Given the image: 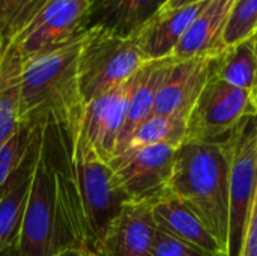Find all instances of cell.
Listing matches in <instances>:
<instances>
[{"mask_svg":"<svg viewBox=\"0 0 257 256\" xmlns=\"http://www.w3.org/2000/svg\"><path fill=\"white\" fill-rule=\"evenodd\" d=\"M56 175L45 127L35 128V163L20 228L17 256H54Z\"/></svg>","mask_w":257,"mask_h":256,"instance_id":"obj_4","label":"cell"},{"mask_svg":"<svg viewBox=\"0 0 257 256\" xmlns=\"http://www.w3.org/2000/svg\"><path fill=\"white\" fill-rule=\"evenodd\" d=\"M199 2H205V0H169V3L164 8H179V6H187V5H193Z\"/></svg>","mask_w":257,"mask_h":256,"instance_id":"obj_28","label":"cell"},{"mask_svg":"<svg viewBox=\"0 0 257 256\" xmlns=\"http://www.w3.org/2000/svg\"><path fill=\"white\" fill-rule=\"evenodd\" d=\"M0 57H2V45H0Z\"/></svg>","mask_w":257,"mask_h":256,"instance_id":"obj_31","label":"cell"},{"mask_svg":"<svg viewBox=\"0 0 257 256\" xmlns=\"http://www.w3.org/2000/svg\"><path fill=\"white\" fill-rule=\"evenodd\" d=\"M72 160L92 252L96 255L102 235L128 199L116 186L108 163L77 149L74 145Z\"/></svg>","mask_w":257,"mask_h":256,"instance_id":"obj_7","label":"cell"},{"mask_svg":"<svg viewBox=\"0 0 257 256\" xmlns=\"http://www.w3.org/2000/svg\"><path fill=\"white\" fill-rule=\"evenodd\" d=\"M54 256H96L95 253L86 250V249H81V247H65V249H60Z\"/></svg>","mask_w":257,"mask_h":256,"instance_id":"obj_27","label":"cell"},{"mask_svg":"<svg viewBox=\"0 0 257 256\" xmlns=\"http://www.w3.org/2000/svg\"><path fill=\"white\" fill-rule=\"evenodd\" d=\"M173 59H163V60H151L146 62L133 77V88L130 94L128 101V110L126 118L122 127V131L119 134L117 146L114 155L119 154L128 137L133 134V131L154 113V104L155 97L160 89V84L163 83Z\"/></svg>","mask_w":257,"mask_h":256,"instance_id":"obj_17","label":"cell"},{"mask_svg":"<svg viewBox=\"0 0 257 256\" xmlns=\"http://www.w3.org/2000/svg\"><path fill=\"white\" fill-rule=\"evenodd\" d=\"M220 143H223L229 161L227 256H241L257 192V113L244 116Z\"/></svg>","mask_w":257,"mask_h":256,"instance_id":"obj_5","label":"cell"},{"mask_svg":"<svg viewBox=\"0 0 257 256\" xmlns=\"http://www.w3.org/2000/svg\"><path fill=\"white\" fill-rule=\"evenodd\" d=\"M256 101H257V91H256Z\"/></svg>","mask_w":257,"mask_h":256,"instance_id":"obj_32","label":"cell"},{"mask_svg":"<svg viewBox=\"0 0 257 256\" xmlns=\"http://www.w3.org/2000/svg\"><path fill=\"white\" fill-rule=\"evenodd\" d=\"M233 3L235 0H208L176 45L172 59H214L218 56L226 48L224 32Z\"/></svg>","mask_w":257,"mask_h":256,"instance_id":"obj_13","label":"cell"},{"mask_svg":"<svg viewBox=\"0 0 257 256\" xmlns=\"http://www.w3.org/2000/svg\"><path fill=\"white\" fill-rule=\"evenodd\" d=\"M33 137L35 130L21 125L12 137L0 143V193L26 161L33 145Z\"/></svg>","mask_w":257,"mask_h":256,"instance_id":"obj_23","label":"cell"},{"mask_svg":"<svg viewBox=\"0 0 257 256\" xmlns=\"http://www.w3.org/2000/svg\"><path fill=\"white\" fill-rule=\"evenodd\" d=\"M33 163L35 137L26 161L12 177L6 189L0 193V252L9 247H17L33 172Z\"/></svg>","mask_w":257,"mask_h":256,"instance_id":"obj_19","label":"cell"},{"mask_svg":"<svg viewBox=\"0 0 257 256\" xmlns=\"http://www.w3.org/2000/svg\"><path fill=\"white\" fill-rule=\"evenodd\" d=\"M176 148L175 145L160 143L128 149L108 161L114 183L128 202L154 205L169 195Z\"/></svg>","mask_w":257,"mask_h":256,"instance_id":"obj_6","label":"cell"},{"mask_svg":"<svg viewBox=\"0 0 257 256\" xmlns=\"http://www.w3.org/2000/svg\"><path fill=\"white\" fill-rule=\"evenodd\" d=\"M92 0H47L12 41L23 60L56 48L86 30Z\"/></svg>","mask_w":257,"mask_h":256,"instance_id":"obj_9","label":"cell"},{"mask_svg":"<svg viewBox=\"0 0 257 256\" xmlns=\"http://www.w3.org/2000/svg\"><path fill=\"white\" fill-rule=\"evenodd\" d=\"M133 77L84 106L83 118L74 139L77 149L93 154L105 163L114 157L119 134L126 118Z\"/></svg>","mask_w":257,"mask_h":256,"instance_id":"obj_10","label":"cell"},{"mask_svg":"<svg viewBox=\"0 0 257 256\" xmlns=\"http://www.w3.org/2000/svg\"><path fill=\"white\" fill-rule=\"evenodd\" d=\"M0 256H17V247H9L0 252Z\"/></svg>","mask_w":257,"mask_h":256,"instance_id":"obj_29","label":"cell"},{"mask_svg":"<svg viewBox=\"0 0 257 256\" xmlns=\"http://www.w3.org/2000/svg\"><path fill=\"white\" fill-rule=\"evenodd\" d=\"M241 256H257V192L254 202H253V208L247 222Z\"/></svg>","mask_w":257,"mask_h":256,"instance_id":"obj_26","label":"cell"},{"mask_svg":"<svg viewBox=\"0 0 257 256\" xmlns=\"http://www.w3.org/2000/svg\"><path fill=\"white\" fill-rule=\"evenodd\" d=\"M211 59L194 57L172 62L155 97L154 113L161 116L188 118L209 80Z\"/></svg>","mask_w":257,"mask_h":256,"instance_id":"obj_11","label":"cell"},{"mask_svg":"<svg viewBox=\"0 0 257 256\" xmlns=\"http://www.w3.org/2000/svg\"><path fill=\"white\" fill-rule=\"evenodd\" d=\"M257 32V0H235L224 32L226 47L254 36Z\"/></svg>","mask_w":257,"mask_h":256,"instance_id":"obj_24","label":"cell"},{"mask_svg":"<svg viewBox=\"0 0 257 256\" xmlns=\"http://www.w3.org/2000/svg\"><path fill=\"white\" fill-rule=\"evenodd\" d=\"M250 113H257L254 92L238 89L209 75L188 118L185 139L220 143Z\"/></svg>","mask_w":257,"mask_h":256,"instance_id":"obj_8","label":"cell"},{"mask_svg":"<svg viewBox=\"0 0 257 256\" xmlns=\"http://www.w3.org/2000/svg\"><path fill=\"white\" fill-rule=\"evenodd\" d=\"M185 137H187L185 119L175 118V116L151 115L133 131V134L128 137V140L119 151V154L128 149H139V148L160 145V143L179 146L185 140Z\"/></svg>","mask_w":257,"mask_h":256,"instance_id":"obj_21","label":"cell"},{"mask_svg":"<svg viewBox=\"0 0 257 256\" xmlns=\"http://www.w3.org/2000/svg\"><path fill=\"white\" fill-rule=\"evenodd\" d=\"M169 193L199 216L227 256L229 161L223 143L185 139L176 148Z\"/></svg>","mask_w":257,"mask_h":256,"instance_id":"obj_2","label":"cell"},{"mask_svg":"<svg viewBox=\"0 0 257 256\" xmlns=\"http://www.w3.org/2000/svg\"><path fill=\"white\" fill-rule=\"evenodd\" d=\"M158 228L152 204L126 202L102 235L98 256H148Z\"/></svg>","mask_w":257,"mask_h":256,"instance_id":"obj_12","label":"cell"},{"mask_svg":"<svg viewBox=\"0 0 257 256\" xmlns=\"http://www.w3.org/2000/svg\"><path fill=\"white\" fill-rule=\"evenodd\" d=\"M93 2H96V0H92V3H93Z\"/></svg>","mask_w":257,"mask_h":256,"instance_id":"obj_33","label":"cell"},{"mask_svg":"<svg viewBox=\"0 0 257 256\" xmlns=\"http://www.w3.org/2000/svg\"><path fill=\"white\" fill-rule=\"evenodd\" d=\"M23 59L14 42L2 48L0 57V143L21 127Z\"/></svg>","mask_w":257,"mask_h":256,"instance_id":"obj_18","label":"cell"},{"mask_svg":"<svg viewBox=\"0 0 257 256\" xmlns=\"http://www.w3.org/2000/svg\"><path fill=\"white\" fill-rule=\"evenodd\" d=\"M84 32L74 39L23 60L21 125L56 127L77 136L84 101L78 86V56Z\"/></svg>","mask_w":257,"mask_h":256,"instance_id":"obj_1","label":"cell"},{"mask_svg":"<svg viewBox=\"0 0 257 256\" xmlns=\"http://www.w3.org/2000/svg\"><path fill=\"white\" fill-rule=\"evenodd\" d=\"M157 228L181 241L193 244L214 256H226V252L212 237L199 216L172 193L152 205Z\"/></svg>","mask_w":257,"mask_h":256,"instance_id":"obj_15","label":"cell"},{"mask_svg":"<svg viewBox=\"0 0 257 256\" xmlns=\"http://www.w3.org/2000/svg\"><path fill=\"white\" fill-rule=\"evenodd\" d=\"M146 62L134 36L87 27L78 56V86L84 104L128 81Z\"/></svg>","mask_w":257,"mask_h":256,"instance_id":"obj_3","label":"cell"},{"mask_svg":"<svg viewBox=\"0 0 257 256\" xmlns=\"http://www.w3.org/2000/svg\"><path fill=\"white\" fill-rule=\"evenodd\" d=\"M47 0H0V45L11 44Z\"/></svg>","mask_w":257,"mask_h":256,"instance_id":"obj_22","label":"cell"},{"mask_svg":"<svg viewBox=\"0 0 257 256\" xmlns=\"http://www.w3.org/2000/svg\"><path fill=\"white\" fill-rule=\"evenodd\" d=\"M206 2L208 0L179 8H163L152 17L134 35L146 60L151 62L172 57L176 45Z\"/></svg>","mask_w":257,"mask_h":256,"instance_id":"obj_14","label":"cell"},{"mask_svg":"<svg viewBox=\"0 0 257 256\" xmlns=\"http://www.w3.org/2000/svg\"><path fill=\"white\" fill-rule=\"evenodd\" d=\"M148 256H214L193 244L181 241L163 231H157Z\"/></svg>","mask_w":257,"mask_h":256,"instance_id":"obj_25","label":"cell"},{"mask_svg":"<svg viewBox=\"0 0 257 256\" xmlns=\"http://www.w3.org/2000/svg\"><path fill=\"white\" fill-rule=\"evenodd\" d=\"M209 75L238 89L257 91V48L254 36L226 47L211 59Z\"/></svg>","mask_w":257,"mask_h":256,"instance_id":"obj_20","label":"cell"},{"mask_svg":"<svg viewBox=\"0 0 257 256\" xmlns=\"http://www.w3.org/2000/svg\"><path fill=\"white\" fill-rule=\"evenodd\" d=\"M169 0H96L92 3L87 27H102L120 36H134Z\"/></svg>","mask_w":257,"mask_h":256,"instance_id":"obj_16","label":"cell"},{"mask_svg":"<svg viewBox=\"0 0 257 256\" xmlns=\"http://www.w3.org/2000/svg\"><path fill=\"white\" fill-rule=\"evenodd\" d=\"M254 41H256V48H257V32H256V35H254Z\"/></svg>","mask_w":257,"mask_h":256,"instance_id":"obj_30","label":"cell"}]
</instances>
